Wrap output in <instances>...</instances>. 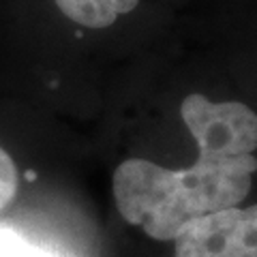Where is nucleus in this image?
I'll use <instances>...</instances> for the list:
<instances>
[{
  "label": "nucleus",
  "mask_w": 257,
  "mask_h": 257,
  "mask_svg": "<svg viewBox=\"0 0 257 257\" xmlns=\"http://www.w3.org/2000/svg\"><path fill=\"white\" fill-rule=\"evenodd\" d=\"M180 116L197 144L195 163L167 170L128 159L114 172L120 216L155 240H176L191 221L238 206L257 172V114L248 105L189 94Z\"/></svg>",
  "instance_id": "f257e3e1"
},
{
  "label": "nucleus",
  "mask_w": 257,
  "mask_h": 257,
  "mask_svg": "<svg viewBox=\"0 0 257 257\" xmlns=\"http://www.w3.org/2000/svg\"><path fill=\"white\" fill-rule=\"evenodd\" d=\"M176 257H257V206L191 221L176 236Z\"/></svg>",
  "instance_id": "f03ea898"
},
{
  "label": "nucleus",
  "mask_w": 257,
  "mask_h": 257,
  "mask_svg": "<svg viewBox=\"0 0 257 257\" xmlns=\"http://www.w3.org/2000/svg\"><path fill=\"white\" fill-rule=\"evenodd\" d=\"M71 22L86 28H107L120 15L131 13L140 0H54Z\"/></svg>",
  "instance_id": "7ed1b4c3"
},
{
  "label": "nucleus",
  "mask_w": 257,
  "mask_h": 257,
  "mask_svg": "<svg viewBox=\"0 0 257 257\" xmlns=\"http://www.w3.org/2000/svg\"><path fill=\"white\" fill-rule=\"evenodd\" d=\"M0 257H62L43 244L32 242L20 229L0 225Z\"/></svg>",
  "instance_id": "20e7f679"
},
{
  "label": "nucleus",
  "mask_w": 257,
  "mask_h": 257,
  "mask_svg": "<svg viewBox=\"0 0 257 257\" xmlns=\"http://www.w3.org/2000/svg\"><path fill=\"white\" fill-rule=\"evenodd\" d=\"M20 187V176L13 159L5 148H0V212L13 202Z\"/></svg>",
  "instance_id": "39448f33"
}]
</instances>
